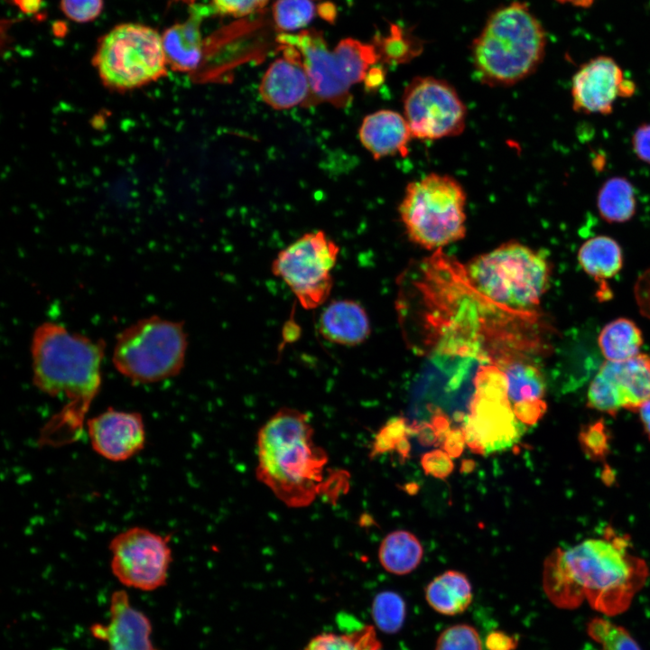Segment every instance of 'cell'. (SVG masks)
Instances as JSON below:
<instances>
[{
    "instance_id": "cell-35",
    "label": "cell",
    "mask_w": 650,
    "mask_h": 650,
    "mask_svg": "<svg viewBox=\"0 0 650 650\" xmlns=\"http://www.w3.org/2000/svg\"><path fill=\"white\" fill-rule=\"evenodd\" d=\"M412 432V427L406 424L404 419L399 417L390 419L376 433L370 456L374 457L396 450L399 442Z\"/></svg>"
},
{
    "instance_id": "cell-17",
    "label": "cell",
    "mask_w": 650,
    "mask_h": 650,
    "mask_svg": "<svg viewBox=\"0 0 650 650\" xmlns=\"http://www.w3.org/2000/svg\"><path fill=\"white\" fill-rule=\"evenodd\" d=\"M149 618L135 608L125 590H115L110 598L107 624H93L94 637L105 642L107 650H158L152 639Z\"/></svg>"
},
{
    "instance_id": "cell-15",
    "label": "cell",
    "mask_w": 650,
    "mask_h": 650,
    "mask_svg": "<svg viewBox=\"0 0 650 650\" xmlns=\"http://www.w3.org/2000/svg\"><path fill=\"white\" fill-rule=\"evenodd\" d=\"M87 431L93 450L113 462L132 459L146 443L144 419L137 412L109 407L87 421Z\"/></svg>"
},
{
    "instance_id": "cell-25",
    "label": "cell",
    "mask_w": 650,
    "mask_h": 650,
    "mask_svg": "<svg viewBox=\"0 0 650 650\" xmlns=\"http://www.w3.org/2000/svg\"><path fill=\"white\" fill-rule=\"evenodd\" d=\"M596 205L602 219L610 224L629 221L636 211V191L631 181L623 176L606 180L599 189Z\"/></svg>"
},
{
    "instance_id": "cell-6",
    "label": "cell",
    "mask_w": 650,
    "mask_h": 650,
    "mask_svg": "<svg viewBox=\"0 0 650 650\" xmlns=\"http://www.w3.org/2000/svg\"><path fill=\"white\" fill-rule=\"evenodd\" d=\"M470 284L491 302L513 310L539 303L549 284L546 257L510 241L472 259L466 270Z\"/></svg>"
},
{
    "instance_id": "cell-21",
    "label": "cell",
    "mask_w": 650,
    "mask_h": 650,
    "mask_svg": "<svg viewBox=\"0 0 650 650\" xmlns=\"http://www.w3.org/2000/svg\"><path fill=\"white\" fill-rule=\"evenodd\" d=\"M320 334L328 341L356 346L364 342L371 332L365 309L352 300H336L328 304L318 321Z\"/></svg>"
},
{
    "instance_id": "cell-7",
    "label": "cell",
    "mask_w": 650,
    "mask_h": 650,
    "mask_svg": "<svg viewBox=\"0 0 650 650\" xmlns=\"http://www.w3.org/2000/svg\"><path fill=\"white\" fill-rule=\"evenodd\" d=\"M466 201L456 179L432 172L407 184L398 212L413 242L439 249L465 237Z\"/></svg>"
},
{
    "instance_id": "cell-24",
    "label": "cell",
    "mask_w": 650,
    "mask_h": 650,
    "mask_svg": "<svg viewBox=\"0 0 650 650\" xmlns=\"http://www.w3.org/2000/svg\"><path fill=\"white\" fill-rule=\"evenodd\" d=\"M578 261L586 274L597 281L614 277L622 268L623 254L619 244L608 236L586 240L578 251Z\"/></svg>"
},
{
    "instance_id": "cell-23",
    "label": "cell",
    "mask_w": 650,
    "mask_h": 650,
    "mask_svg": "<svg viewBox=\"0 0 650 650\" xmlns=\"http://www.w3.org/2000/svg\"><path fill=\"white\" fill-rule=\"evenodd\" d=\"M425 599L436 612L445 616H456L469 607L472 601V587L462 572L446 571L427 585Z\"/></svg>"
},
{
    "instance_id": "cell-26",
    "label": "cell",
    "mask_w": 650,
    "mask_h": 650,
    "mask_svg": "<svg viewBox=\"0 0 650 650\" xmlns=\"http://www.w3.org/2000/svg\"><path fill=\"white\" fill-rule=\"evenodd\" d=\"M423 550L417 537L405 530L388 534L382 541L378 557L385 571L396 575L407 574L419 565Z\"/></svg>"
},
{
    "instance_id": "cell-10",
    "label": "cell",
    "mask_w": 650,
    "mask_h": 650,
    "mask_svg": "<svg viewBox=\"0 0 650 650\" xmlns=\"http://www.w3.org/2000/svg\"><path fill=\"white\" fill-rule=\"evenodd\" d=\"M339 247L321 230L309 232L280 251L271 270L306 310L322 305L333 287L331 275Z\"/></svg>"
},
{
    "instance_id": "cell-44",
    "label": "cell",
    "mask_w": 650,
    "mask_h": 650,
    "mask_svg": "<svg viewBox=\"0 0 650 650\" xmlns=\"http://www.w3.org/2000/svg\"><path fill=\"white\" fill-rule=\"evenodd\" d=\"M385 70L383 65H375L367 72L364 80L365 86L368 90L376 89L380 87L385 79Z\"/></svg>"
},
{
    "instance_id": "cell-9",
    "label": "cell",
    "mask_w": 650,
    "mask_h": 650,
    "mask_svg": "<svg viewBox=\"0 0 650 650\" xmlns=\"http://www.w3.org/2000/svg\"><path fill=\"white\" fill-rule=\"evenodd\" d=\"M92 60L102 82L119 91L156 81L169 68L162 34L137 23H119L103 34Z\"/></svg>"
},
{
    "instance_id": "cell-41",
    "label": "cell",
    "mask_w": 650,
    "mask_h": 650,
    "mask_svg": "<svg viewBox=\"0 0 650 650\" xmlns=\"http://www.w3.org/2000/svg\"><path fill=\"white\" fill-rule=\"evenodd\" d=\"M442 450L451 458L461 455L466 444L464 432L460 429L450 430L441 442Z\"/></svg>"
},
{
    "instance_id": "cell-16",
    "label": "cell",
    "mask_w": 650,
    "mask_h": 650,
    "mask_svg": "<svg viewBox=\"0 0 650 650\" xmlns=\"http://www.w3.org/2000/svg\"><path fill=\"white\" fill-rule=\"evenodd\" d=\"M282 56L265 72L259 85L262 100L274 109H289L308 103L311 90L300 52L291 45L280 44Z\"/></svg>"
},
{
    "instance_id": "cell-33",
    "label": "cell",
    "mask_w": 650,
    "mask_h": 650,
    "mask_svg": "<svg viewBox=\"0 0 650 650\" xmlns=\"http://www.w3.org/2000/svg\"><path fill=\"white\" fill-rule=\"evenodd\" d=\"M588 634L605 650H641L632 636L621 627L597 618L588 624Z\"/></svg>"
},
{
    "instance_id": "cell-18",
    "label": "cell",
    "mask_w": 650,
    "mask_h": 650,
    "mask_svg": "<svg viewBox=\"0 0 650 650\" xmlns=\"http://www.w3.org/2000/svg\"><path fill=\"white\" fill-rule=\"evenodd\" d=\"M507 399L518 421L525 425L537 422L546 410L545 382L534 366L516 361L503 373Z\"/></svg>"
},
{
    "instance_id": "cell-12",
    "label": "cell",
    "mask_w": 650,
    "mask_h": 650,
    "mask_svg": "<svg viewBox=\"0 0 650 650\" xmlns=\"http://www.w3.org/2000/svg\"><path fill=\"white\" fill-rule=\"evenodd\" d=\"M403 107L414 138L436 140L464 131L466 107L453 86L443 79L413 78L404 88Z\"/></svg>"
},
{
    "instance_id": "cell-36",
    "label": "cell",
    "mask_w": 650,
    "mask_h": 650,
    "mask_svg": "<svg viewBox=\"0 0 650 650\" xmlns=\"http://www.w3.org/2000/svg\"><path fill=\"white\" fill-rule=\"evenodd\" d=\"M60 10L71 21L88 23L98 18L103 9V0H60Z\"/></svg>"
},
{
    "instance_id": "cell-28",
    "label": "cell",
    "mask_w": 650,
    "mask_h": 650,
    "mask_svg": "<svg viewBox=\"0 0 650 650\" xmlns=\"http://www.w3.org/2000/svg\"><path fill=\"white\" fill-rule=\"evenodd\" d=\"M373 44L380 62L388 65L408 63L422 51L421 40L397 24H391L387 34L376 35Z\"/></svg>"
},
{
    "instance_id": "cell-3",
    "label": "cell",
    "mask_w": 650,
    "mask_h": 650,
    "mask_svg": "<svg viewBox=\"0 0 650 650\" xmlns=\"http://www.w3.org/2000/svg\"><path fill=\"white\" fill-rule=\"evenodd\" d=\"M309 416L283 407L257 434L256 477L290 507H304L320 496L337 498L347 475L333 476L328 455L316 445Z\"/></svg>"
},
{
    "instance_id": "cell-48",
    "label": "cell",
    "mask_w": 650,
    "mask_h": 650,
    "mask_svg": "<svg viewBox=\"0 0 650 650\" xmlns=\"http://www.w3.org/2000/svg\"><path fill=\"white\" fill-rule=\"evenodd\" d=\"M562 4H571L578 7H589L595 0H556Z\"/></svg>"
},
{
    "instance_id": "cell-31",
    "label": "cell",
    "mask_w": 650,
    "mask_h": 650,
    "mask_svg": "<svg viewBox=\"0 0 650 650\" xmlns=\"http://www.w3.org/2000/svg\"><path fill=\"white\" fill-rule=\"evenodd\" d=\"M272 11L275 27L288 33L307 26L316 14V6L312 0H276Z\"/></svg>"
},
{
    "instance_id": "cell-37",
    "label": "cell",
    "mask_w": 650,
    "mask_h": 650,
    "mask_svg": "<svg viewBox=\"0 0 650 650\" xmlns=\"http://www.w3.org/2000/svg\"><path fill=\"white\" fill-rule=\"evenodd\" d=\"M421 465L425 474L436 478H448L454 469L451 457L443 450H432L422 455Z\"/></svg>"
},
{
    "instance_id": "cell-20",
    "label": "cell",
    "mask_w": 650,
    "mask_h": 650,
    "mask_svg": "<svg viewBox=\"0 0 650 650\" xmlns=\"http://www.w3.org/2000/svg\"><path fill=\"white\" fill-rule=\"evenodd\" d=\"M362 145L378 160L399 154L406 156L413 138L404 116L390 109H381L366 116L358 131Z\"/></svg>"
},
{
    "instance_id": "cell-32",
    "label": "cell",
    "mask_w": 650,
    "mask_h": 650,
    "mask_svg": "<svg viewBox=\"0 0 650 650\" xmlns=\"http://www.w3.org/2000/svg\"><path fill=\"white\" fill-rule=\"evenodd\" d=\"M588 404L593 409L614 415L624 408L621 398L607 371L599 367L588 389Z\"/></svg>"
},
{
    "instance_id": "cell-19",
    "label": "cell",
    "mask_w": 650,
    "mask_h": 650,
    "mask_svg": "<svg viewBox=\"0 0 650 650\" xmlns=\"http://www.w3.org/2000/svg\"><path fill=\"white\" fill-rule=\"evenodd\" d=\"M190 7L189 18L172 24L162 33L168 67L178 72L196 70L204 54L200 24L208 14L207 8L195 4Z\"/></svg>"
},
{
    "instance_id": "cell-40",
    "label": "cell",
    "mask_w": 650,
    "mask_h": 650,
    "mask_svg": "<svg viewBox=\"0 0 650 650\" xmlns=\"http://www.w3.org/2000/svg\"><path fill=\"white\" fill-rule=\"evenodd\" d=\"M585 446L593 452L599 453L605 449L607 443V435L604 431V425L601 422L590 426L583 432Z\"/></svg>"
},
{
    "instance_id": "cell-49",
    "label": "cell",
    "mask_w": 650,
    "mask_h": 650,
    "mask_svg": "<svg viewBox=\"0 0 650 650\" xmlns=\"http://www.w3.org/2000/svg\"><path fill=\"white\" fill-rule=\"evenodd\" d=\"M176 2H181L186 5H189L190 6L195 4L196 0H174Z\"/></svg>"
},
{
    "instance_id": "cell-39",
    "label": "cell",
    "mask_w": 650,
    "mask_h": 650,
    "mask_svg": "<svg viewBox=\"0 0 650 650\" xmlns=\"http://www.w3.org/2000/svg\"><path fill=\"white\" fill-rule=\"evenodd\" d=\"M632 149L637 159L650 165V122L642 123L631 138Z\"/></svg>"
},
{
    "instance_id": "cell-29",
    "label": "cell",
    "mask_w": 650,
    "mask_h": 650,
    "mask_svg": "<svg viewBox=\"0 0 650 650\" xmlns=\"http://www.w3.org/2000/svg\"><path fill=\"white\" fill-rule=\"evenodd\" d=\"M381 643L372 626L338 635L321 633L311 639L303 650H379Z\"/></svg>"
},
{
    "instance_id": "cell-45",
    "label": "cell",
    "mask_w": 650,
    "mask_h": 650,
    "mask_svg": "<svg viewBox=\"0 0 650 650\" xmlns=\"http://www.w3.org/2000/svg\"><path fill=\"white\" fill-rule=\"evenodd\" d=\"M14 4L26 14L36 13L42 4V0H14Z\"/></svg>"
},
{
    "instance_id": "cell-8",
    "label": "cell",
    "mask_w": 650,
    "mask_h": 650,
    "mask_svg": "<svg viewBox=\"0 0 650 650\" xmlns=\"http://www.w3.org/2000/svg\"><path fill=\"white\" fill-rule=\"evenodd\" d=\"M187 347L182 322L150 316L117 335L112 361L116 369L131 382L155 383L181 371Z\"/></svg>"
},
{
    "instance_id": "cell-22",
    "label": "cell",
    "mask_w": 650,
    "mask_h": 650,
    "mask_svg": "<svg viewBox=\"0 0 650 650\" xmlns=\"http://www.w3.org/2000/svg\"><path fill=\"white\" fill-rule=\"evenodd\" d=\"M624 402V408L637 410L650 399V356L637 354L624 361L602 364Z\"/></svg>"
},
{
    "instance_id": "cell-11",
    "label": "cell",
    "mask_w": 650,
    "mask_h": 650,
    "mask_svg": "<svg viewBox=\"0 0 650 650\" xmlns=\"http://www.w3.org/2000/svg\"><path fill=\"white\" fill-rule=\"evenodd\" d=\"M171 535H162L142 526L129 527L109 543L110 569L125 587L155 590L167 582L172 562Z\"/></svg>"
},
{
    "instance_id": "cell-27",
    "label": "cell",
    "mask_w": 650,
    "mask_h": 650,
    "mask_svg": "<svg viewBox=\"0 0 650 650\" xmlns=\"http://www.w3.org/2000/svg\"><path fill=\"white\" fill-rule=\"evenodd\" d=\"M598 344L607 361H624L639 354L643 338L635 322L618 318L601 330Z\"/></svg>"
},
{
    "instance_id": "cell-42",
    "label": "cell",
    "mask_w": 650,
    "mask_h": 650,
    "mask_svg": "<svg viewBox=\"0 0 650 650\" xmlns=\"http://www.w3.org/2000/svg\"><path fill=\"white\" fill-rule=\"evenodd\" d=\"M518 641L503 631H492L485 640L488 650H515Z\"/></svg>"
},
{
    "instance_id": "cell-46",
    "label": "cell",
    "mask_w": 650,
    "mask_h": 650,
    "mask_svg": "<svg viewBox=\"0 0 650 650\" xmlns=\"http://www.w3.org/2000/svg\"><path fill=\"white\" fill-rule=\"evenodd\" d=\"M637 410L644 428L650 438V399L643 403Z\"/></svg>"
},
{
    "instance_id": "cell-34",
    "label": "cell",
    "mask_w": 650,
    "mask_h": 650,
    "mask_svg": "<svg viewBox=\"0 0 650 650\" xmlns=\"http://www.w3.org/2000/svg\"><path fill=\"white\" fill-rule=\"evenodd\" d=\"M435 650H483L478 631L468 624L444 629L437 638Z\"/></svg>"
},
{
    "instance_id": "cell-5",
    "label": "cell",
    "mask_w": 650,
    "mask_h": 650,
    "mask_svg": "<svg viewBox=\"0 0 650 650\" xmlns=\"http://www.w3.org/2000/svg\"><path fill=\"white\" fill-rule=\"evenodd\" d=\"M277 42L294 47L302 56L311 90L306 106L325 102L347 107L352 100L351 87L364 81L368 70L380 62L373 42L345 38L330 50L322 32L314 29L282 32Z\"/></svg>"
},
{
    "instance_id": "cell-13",
    "label": "cell",
    "mask_w": 650,
    "mask_h": 650,
    "mask_svg": "<svg viewBox=\"0 0 650 650\" xmlns=\"http://www.w3.org/2000/svg\"><path fill=\"white\" fill-rule=\"evenodd\" d=\"M478 385L471 414L462 429L466 444L478 454L501 451L514 446L525 432L507 399L503 374L498 382Z\"/></svg>"
},
{
    "instance_id": "cell-43",
    "label": "cell",
    "mask_w": 650,
    "mask_h": 650,
    "mask_svg": "<svg viewBox=\"0 0 650 650\" xmlns=\"http://www.w3.org/2000/svg\"><path fill=\"white\" fill-rule=\"evenodd\" d=\"M413 428L414 433H417L422 444L430 446L440 441L439 436L432 424L423 423Z\"/></svg>"
},
{
    "instance_id": "cell-30",
    "label": "cell",
    "mask_w": 650,
    "mask_h": 650,
    "mask_svg": "<svg viewBox=\"0 0 650 650\" xmlns=\"http://www.w3.org/2000/svg\"><path fill=\"white\" fill-rule=\"evenodd\" d=\"M405 616V602L398 593L386 590L376 595L372 618L379 630L386 634L397 633L404 626Z\"/></svg>"
},
{
    "instance_id": "cell-4",
    "label": "cell",
    "mask_w": 650,
    "mask_h": 650,
    "mask_svg": "<svg viewBox=\"0 0 650 650\" xmlns=\"http://www.w3.org/2000/svg\"><path fill=\"white\" fill-rule=\"evenodd\" d=\"M546 42L543 25L525 3L496 9L470 47L477 78L491 87L516 84L537 70Z\"/></svg>"
},
{
    "instance_id": "cell-14",
    "label": "cell",
    "mask_w": 650,
    "mask_h": 650,
    "mask_svg": "<svg viewBox=\"0 0 650 650\" xmlns=\"http://www.w3.org/2000/svg\"><path fill=\"white\" fill-rule=\"evenodd\" d=\"M636 90L633 81L625 79L617 61L600 55L583 63L571 79L572 109L582 114L610 115L618 97H631Z\"/></svg>"
},
{
    "instance_id": "cell-2",
    "label": "cell",
    "mask_w": 650,
    "mask_h": 650,
    "mask_svg": "<svg viewBox=\"0 0 650 650\" xmlns=\"http://www.w3.org/2000/svg\"><path fill=\"white\" fill-rule=\"evenodd\" d=\"M646 577L645 563L613 535L556 549L544 562L543 587L556 607L572 608L586 600L612 616L628 608Z\"/></svg>"
},
{
    "instance_id": "cell-1",
    "label": "cell",
    "mask_w": 650,
    "mask_h": 650,
    "mask_svg": "<svg viewBox=\"0 0 650 650\" xmlns=\"http://www.w3.org/2000/svg\"><path fill=\"white\" fill-rule=\"evenodd\" d=\"M105 342L69 331L54 322L35 330L32 344V381L50 396H64L62 409L43 426L38 442L61 447L79 439L84 420L101 386Z\"/></svg>"
},
{
    "instance_id": "cell-38",
    "label": "cell",
    "mask_w": 650,
    "mask_h": 650,
    "mask_svg": "<svg viewBox=\"0 0 650 650\" xmlns=\"http://www.w3.org/2000/svg\"><path fill=\"white\" fill-rule=\"evenodd\" d=\"M268 0H212L215 11L222 15L242 17L262 10Z\"/></svg>"
},
{
    "instance_id": "cell-47",
    "label": "cell",
    "mask_w": 650,
    "mask_h": 650,
    "mask_svg": "<svg viewBox=\"0 0 650 650\" xmlns=\"http://www.w3.org/2000/svg\"><path fill=\"white\" fill-rule=\"evenodd\" d=\"M410 450H411V445L408 441V439L404 438L403 441H401L399 442L395 450L399 453V455L401 457L405 459L406 457H408Z\"/></svg>"
}]
</instances>
